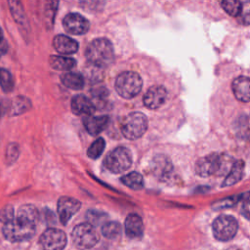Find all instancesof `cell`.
<instances>
[{"instance_id": "1", "label": "cell", "mask_w": 250, "mask_h": 250, "mask_svg": "<svg viewBox=\"0 0 250 250\" xmlns=\"http://www.w3.org/2000/svg\"><path fill=\"white\" fill-rule=\"evenodd\" d=\"M86 58L95 66L104 67L109 65L114 59V50L111 42L106 38H97L87 47Z\"/></svg>"}, {"instance_id": "2", "label": "cell", "mask_w": 250, "mask_h": 250, "mask_svg": "<svg viewBox=\"0 0 250 250\" xmlns=\"http://www.w3.org/2000/svg\"><path fill=\"white\" fill-rule=\"evenodd\" d=\"M36 224L22 218H14L11 222L4 224L3 235L11 242H22L29 240L35 234Z\"/></svg>"}, {"instance_id": "3", "label": "cell", "mask_w": 250, "mask_h": 250, "mask_svg": "<svg viewBox=\"0 0 250 250\" xmlns=\"http://www.w3.org/2000/svg\"><path fill=\"white\" fill-rule=\"evenodd\" d=\"M143 81L141 76L134 71H124L115 80V90L124 99L136 97L142 90Z\"/></svg>"}, {"instance_id": "4", "label": "cell", "mask_w": 250, "mask_h": 250, "mask_svg": "<svg viewBox=\"0 0 250 250\" xmlns=\"http://www.w3.org/2000/svg\"><path fill=\"white\" fill-rule=\"evenodd\" d=\"M147 129L146 116L142 112L129 113L121 122V131L125 138L136 140L141 138Z\"/></svg>"}, {"instance_id": "5", "label": "cell", "mask_w": 250, "mask_h": 250, "mask_svg": "<svg viewBox=\"0 0 250 250\" xmlns=\"http://www.w3.org/2000/svg\"><path fill=\"white\" fill-rule=\"evenodd\" d=\"M73 244L81 250L90 249L99 241V234L94 226L89 223L79 224L74 227L71 232Z\"/></svg>"}, {"instance_id": "6", "label": "cell", "mask_w": 250, "mask_h": 250, "mask_svg": "<svg viewBox=\"0 0 250 250\" xmlns=\"http://www.w3.org/2000/svg\"><path fill=\"white\" fill-rule=\"evenodd\" d=\"M104 163L105 168L110 172H124L128 170L132 164V153L127 147L118 146L105 156Z\"/></svg>"}, {"instance_id": "7", "label": "cell", "mask_w": 250, "mask_h": 250, "mask_svg": "<svg viewBox=\"0 0 250 250\" xmlns=\"http://www.w3.org/2000/svg\"><path fill=\"white\" fill-rule=\"evenodd\" d=\"M212 229L216 239L220 241H229L236 234L238 223L232 216L221 215L214 220Z\"/></svg>"}, {"instance_id": "8", "label": "cell", "mask_w": 250, "mask_h": 250, "mask_svg": "<svg viewBox=\"0 0 250 250\" xmlns=\"http://www.w3.org/2000/svg\"><path fill=\"white\" fill-rule=\"evenodd\" d=\"M66 242L65 233L56 228L47 229L39 237V244L43 250H62Z\"/></svg>"}, {"instance_id": "9", "label": "cell", "mask_w": 250, "mask_h": 250, "mask_svg": "<svg viewBox=\"0 0 250 250\" xmlns=\"http://www.w3.org/2000/svg\"><path fill=\"white\" fill-rule=\"evenodd\" d=\"M223 154L212 153L198 159L195 163V173L200 177H208L211 175H219L221 173V165Z\"/></svg>"}, {"instance_id": "10", "label": "cell", "mask_w": 250, "mask_h": 250, "mask_svg": "<svg viewBox=\"0 0 250 250\" xmlns=\"http://www.w3.org/2000/svg\"><path fill=\"white\" fill-rule=\"evenodd\" d=\"M63 28L70 34L80 35L88 31L90 23L87 19L77 13H70L62 20Z\"/></svg>"}, {"instance_id": "11", "label": "cell", "mask_w": 250, "mask_h": 250, "mask_svg": "<svg viewBox=\"0 0 250 250\" xmlns=\"http://www.w3.org/2000/svg\"><path fill=\"white\" fill-rule=\"evenodd\" d=\"M81 207V203L79 200L62 196L58 200V214L60 217V221L62 225H66L71 217L76 214Z\"/></svg>"}, {"instance_id": "12", "label": "cell", "mask_w": 250, "mask_h": 250, "mask_svg": "<svg viewBox=\"0 0 250 250\" xmlns=\"http://www.w3.org/2000/svg\"><path fill=\"white\" fill-rule=\"evenodd\" d=\"M167 99V90L163 86L150 87L144 96V104L149 109L159 108Z\"/></svg>"}, {"instance_id": "13", "label": "cell", "mask_w": 250, "mask_h": 250, "mask_svg": "<svg viewBox=\"0 0 250 250\" xmlns=\"http://www.w3.org/2000/svg\"><path fill=\"white\" fill-rule=\"evenodd\" d=\"M72 112L77 115L91 116L96 111L94 103L83 95H77L72 98L71 101Z\"/></svg>"}, {"instance_id": "14", "label": "cell", "mask_w": 250, "mask_h": 250, "mask_svg": "<svg viewBox=\"0 0 250 250\" xmlns=\"http://www.w3.org/2000/svg\"><path fill=\"white\" fill-rule=\"evenodd\" d=\"M231 88L238 101L243 103L250 102V77L238 76L232 81Z\"/></svg>"}, {"instance_id": "15", "label": "cell", "mask_w": 250, "mask_h": 250, "mask_svg": "<svg viewBox=\"0 0 250 250\" xmlns=\"http://www.w3.org/2000/svg\"><path fill=\"white\" fill-rule=\"evenodd\" d=\"M125 232L130 238H141L144 233L142 218L137 214H129L125 219Z\"/></svg>"}, {"instance_id": "16", "label": "cell", "mask_w": 250, "mask_h": 250, "mask_svg": "<svg viewBox=\"0 0 250 250\" xmlns=\"http://www.w3.org/2000/svg\"><path fill=\"white\" fill-rule=\"evenodd\" d=\"M53 45L55 50L62 55H70L78 50V43L65 35H57L54 38Z\"/></svg>"}, {"instance_id": "17", "label": "cell", "mask_w": 250, "mask_h": 250, "mask_svg": "<svg viewBox=\"0 0 250 250\" xmlns=\"http://www.w3.org/2000/svg\"><path fill=\"white\" fill-rule=\"evenodd\" d=\"M84 126L87 132L92 136L99 135L102 131L104 130L108 123V117L105 115L102 116H86L83 119Z\"/></svg>"}, {"instance_id": "18", "label": "cell", "mask_w": 250, "mask_h": 250, "mask_svg": "<svg viewBox=\"0 0 250 250\" xmlns=\"http://www.w3.org/2000/svg\"><path fill=\"white\" fill-rule=\"evenodd\" d=\"M173 167L169 159L164 155H157L151 163V170L158 178H166L172 171Z\"/></svg>"}, {"instance_id": "19", "label": "cell", "mask_w": 250, "mask_h": 250, "mask_svg": "<svg viewBox=\"0 0 250 250\" xmlns=\"http://www.w3.org/2000/svg\"><path fill=\"white\" fill-rule=\"evenodd\" d=\"M244 172V162L242 160L234 161L230 171L223 181L222 187H229L234 184H237L243 177Z\"/></svg>"}, {"instance_id": "20", "label": "cell", "mask_w": 250, "mask_h": 250, "mask_svg": "<svg viewBox=\"0 0 250 250\" xmlns=\"http://www.w3.org/2000/svg\"><path fill=\"white\" fill-rule=\"evenodd\" d=\"M61 80L64 86L72 90H80L84 86V78L77 72H65L61 76Z\"/></svg>"}, {"instance_id": "21", "label": "cell", "mask_w": 250, "mask_h": 250, "mask_svg": "<svg viewBox=\"0 0 250 250\" xmlns=\"http://www.w3.org/2000/svg\"><path fill=\"white\" fill-rule=\"evenodd\" d=\"M50 65L57 70H70L75 66V60L63 56H51L49 58Z\"/></svg>"}, {"instance_id": "22", "label": "cell", "mask_w": 250, "mask_h": 250, "mask_svg": "<svg viewBox=\"0 0 250 250\" xmlns=\"http://www.w3.org/2000/svg\"><path fill=\"white\" fill-rule=\"evenodd\" d=\"M121 182L132 189H142L144 188V178L138 172H131L121 178Z\"/></svg>"}, {"instance_id": "23", "label": "cell", "mask_w": 250, "mask_h": 250, "mask_svg": "<svg viewBox=\"0 0 250 250\" xmlns=\"http://www.w3.org/2000/svg\"><path fill=\"white\" fill-rule=\"evenodd\" d=\"M17 217H20V218L27 220L31 223L37 224V222L39 220V212L33 205L24 204L20 207Z\"/></svg>"}, {"instance_id": "24", "label": "cell", "mask_w": 250, "mask_h": 250, "mask_svg": "<svg viewBox=\"0 0 250 250\" xmlns=\"http://www.w3.org/2000/svg\"><path fill=\"white\" fill-rule=\"evenodd\" d=\"M102 233L106 238H116L121 233V225L118 222H105L102 227Z\"/></svg>"}, {"instance_id": "25", "label": "cell", "mask_w": 250, "mask_h": 250, "mask_svg": "<svg viewBox=\"0 0 250 250\" xmlns=\"http://www.w3.org/2000/svg\"><path fill=\"white\" fill-rule=\"evenodd\" d=\"M105 146V142L103 138H98L88 148L87 154L90 158L96 159L102 155Z\"/></svg>"}, {"instance_id": "26", "label": "cell", "mask_w": 250, "mask_h": 250, "mask_svg": "<svg viewBox=\"0 0 250 250\" xmlns=\"http://www.w3.org/2000/svg\"><path fill=\"white\" fill-rule=\"evenodd\" d=\"M240 1H222L221 6L226 13H228L231 17H238L241 9Z\"/></svg>"}, {"instance_id": "27", "label": "cell", "mask_w": 250, "mask_h": 250, "mask_svg": "<svg viewBox=\"0 0 250 250\" xmlns=\"http://www.w3.org/2000/svg\"><path fill=\"white\" fill-rule=\"evenodd\" d=\"M0 86L5 92H11L14 87L11 73L3 68H0Z\"/></svg>"}, {"instance_id": "28", "label": "cell", "mask_w": 250, "mask_h": 250, "mask_svg": "<svg viewBox=\"0 0 250 250\" xmlns=\"http://www.w3.org/2000/svg\"><path fill=\"white\" fill-rule=\"evenodd\" d=\"M87 220L89 222L90 225L92 226H98L101 223H105V219L107 218L106 214L100 212V211H96V210H89L87 212Z\"/></svg>"}, {"instance_id": "29", "label": "cell", "mask_w": 250, "mask_h": 250, "mask_svg": "<svg viewBox=\"0 0 250 250\" xmlns=\"http://www.w3.org/2000/svg\"><path fill=\"white\" fill-rule=\"evenodd\" d=\"M238 21L244 25L250 24V1H244L241 3V9L238 15Z\"/></svg>"}, {"instance_id": "30", "label": "cell", "mask_w": 250, "mask_h": 250, "mask_svg": "<svg viewBox=\"0 0 250 250\" xmlns=\"http://www.w3.org/2000/svg\"><path fill=\"white\" fill-rule=\"evenodd\" d=\"M28 104H29V101L19 97L14 101V105H13V110H14V114H19L21 113L22 111L26 110L28 108Z\"/></svg>"}, {"instance_id": "31", "label": "cell", "mask_w": 250, "mask_h": 250, "mask_svg": "<svg viewBox=\"0 0 250 250\" xmlns=\"http://www.w3.org/2000/svg\"><path fill=\"white\" fill-rule=\"evenodd\" d=\"M14 219V208L11 205H7L0 209V222L7 224Z\"/></svg>"}, {"instance_id": "32", "label": "cell", "mask_w": 250, "mask_h": 250, "mask_svg": "<svg viewBox=\"0 0 250 250\" xmlns=\"http://www.w3.org/2000/svg\"><path fill=\"white\" fill-rule=\"evenodd\" d=\"M241 213L246 219L250 220V193H247L243 196Z\"/></svg>"}, {"instance_id": "33", "label": "cell", "mask_w": 250, "mask_h": 250, "mask_svg": "<svg viewBox=\"0 0 250 250\" xmlns=\"http://www.w3.org/2000/svg\"><path fill=\"white\" fill-rule=\"evenodd\" d=\"M228 250H242V249H240L239 247H236V246H233V247H230V248H229Z\"/></svg>"}, {"instance_id": "34", "label": "cell", "mask_w": 250, "mask_h": 250, "mask_svg": "<svg viewBox=\"0 0 250 250\" xmlns=\"http://www.w3.org/2000/svg\"><path fill=\"white\" fill-rule=\"evenodd\" d=\"M2 40H3V32H2L1 27H0V43L2 42Z\"/></svg>"}]
</instances>
